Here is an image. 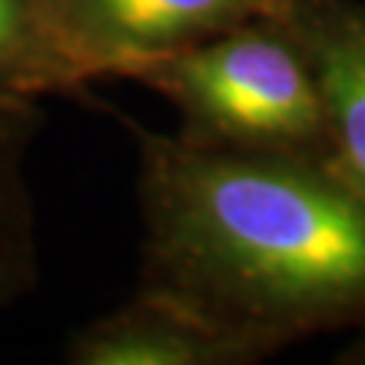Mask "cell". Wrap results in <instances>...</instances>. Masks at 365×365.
Wrapping results in <instances>:
<instances>
[{
	"instance_id": "6da1fadb",
	"label": "cell",
	"mask_w": 365,
	"mask_h": 365,
	"mask_svg": "<svg viewBox=\"0 0 365 365\" xmlns=\"http://www.w3.org/2000/svg\"><path fill=\"white\" fill-rule=\"evenodd\" d=\"M128 128L144 222L138 289L268 357L322 330L365 327V203L322 157Z\"/></svg>"
},
{
	"instance_id": "7a4b0ae2",
	"label": "cell",
	"mask_w": 365,
	"mask_h": 365,
	"mask_svg": "<svg viewBox=\"0 0 365 365\" xmlns=\"http://www.w3.org/2000/svg\"><path fill=\"white\" fill-rule=\"evenodd\" d=\"M122 78L165 98L179 138L227 152L325 160V111L317 76L284 16H255L176 52L144 60Z\"/></svg>"
},
{
	"instance_id": "3957f363",
	"label": "cell",
	"mask_w": 365,
	"mask_h": 365,
	"mask_svg": "<svg viewBox=\"0 0 365 365\" xmlns=\"http://www.w3.org/2000/svg\"><path fill=\"white\" fill-rule=\"evenodd\" d=\"M54 46L90 84L211 38L292 0H33Z\"/></svg>"
},
{
	"instance_id": "277c9868",
	"label": "cell",
	"mask_w": 365,
	"mask_h": 365,
	"mask_svg": "<svg viewBox=\"0 0 365 365\" xmlns=\"http://www.w3.org/2000/svg\"><path fill=\"white\" fill-rule=\"evenodd\" d=\"M284 19L317 76L325 163L365 203V3L292 0Z\"/></svg>"
},
{
	"instance_id": "5b68a950",
	"label": "cell",
	"mask_w": 365,
	"mask_h": 365,
	"mask_svg": "<svg viewBox=\"0 0 365 365\" xmlns=\"http://www.w3.org/2000/svg\"><path fill=\"white\" fill-rule=\"evenodd\" d=\"M268 354L173 300L135 289L68 339L71 365H252Z\"/></svg>"
},
{
	"instance_id": "8992f818",
	"label": "cell",
	"mask_w": 365,
	"mask_h": 365,
	"mask_svg": "<svg viewBox=\"0 0 365 365\" xmlns=\"http://www.w3.org/2000/svg\"><path fill=\"white\" fill-rule=\"evenodd\" d=\"M41 98L0 92V312L38 282L36 217L27 157L43 128Z\"/></svg>"
},
{
	"instance_id": "52a82bcc",
	"label": "cell",
	"mask_w": 365,
	"mask_h": 365,
	"mask_svg": "<svg viewBox=\"0 0 365 365\" xmlns=\"http://www.w3.org/2000/svg\"><path fill=\"white\" fill-rule=\"evenodd\" d=\"M87 81L54 46L33 0H0V92L76 95Z\"/></svg>"
},
{
	"instance_id": "ba28073f",
	"label": "cell",
	"mask_w": 365,
	"mask_h": 365,
	"mask_svg": "<svg viewBox=\"0 0 365 365\" xmlns=\"http://www.w3.org/2000/svg\"><path fill=\"white\" fill-rule=\"evenodd\" d=\"M352 357H349V360H357V363H365V336H363V341H360V344H357V346H354L352 352Z\"/></svg>"
}]
</instances>
